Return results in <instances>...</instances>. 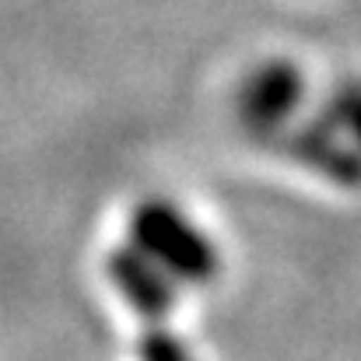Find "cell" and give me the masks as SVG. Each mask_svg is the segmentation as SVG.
<instances>
[{"mask_svg":"<svg viewBox=\"0 0 361 361\" xmlns=\"http://www.w3.org/2000/svg\"><path fill=\"white\" fill-rule=\"evenodd\" d=\"M133 235L151 256H158L176 270H197L204 263V249L197 235H190L186 225L165 207H144L133 218Z\"/></svg>","mask_w":361,"mask_h":361,"instance_id":"cell-1","label":"cell"}]
</instances>
